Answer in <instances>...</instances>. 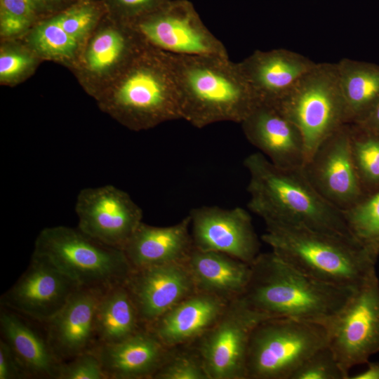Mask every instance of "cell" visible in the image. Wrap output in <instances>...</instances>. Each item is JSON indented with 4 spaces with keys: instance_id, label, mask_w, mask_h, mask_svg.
Segmentation results:
<instances>
[{
    "instance_id": "cell-1",
    "label": "cell",
    "mask_w": 379,
    "mask_h": 379,
    "mask_svg": "<svg viewBox=\"0 0 379 379\" xmlns=\"http://www.w3.org/2000/svg\"><path fill=\"white\" fill-rule=\"evenodd\" d=\"M244 164L250 178L248 207L265 222L300 226L352 239L343 211L315 189L302 167L277 166L260 152L247 156Z\"/></svg>"
},
{
    "instance_id": "cell-2",
    "label": "cell",
    "mask_w": 379,
    "mask_h": 379,
    "mask_svg": "<svg viewBox=\"0 0 379 379\" xmlns=\"http://www.w3.org/2000/svg\"><path fill=\"white\" fill-rule=\"evenodd\" d=\"M168 54L182 119L194 127L222 121L241 124L260 103L239 62L228 56Z\"/></svg>"
},
{
    "instance_id": "cell-3",
    "label": "cell",
    "mask_w": 379,
    "mask_h": 379,
    "mask_svg": "<svg viewBox=\"0 0 379 379\" xmlns=\"http://www.w3.org/2000/svg\"><path fill=\"white\" fill-rule=\"evenodd\" d=\"M95 101L102 112L134 131L182 119L168 54L147 44Z\"/></svg>"
},
{
    "instance_id": "cell-4",
    "label": "cell",
    "mask_w": 379,
    "mask_h": 379,
    "mask_svg": "<svg viewBox=\"0 0 379 379\" xmlns=\"http://www.w3.org/2000/svg\"><path fill=\"white\" fill-rule=\"evenodd\" d=\"M251 266V278L241 296L253 308L270 318H293L327 325L355 291L308 277L273 251L260 253Z\"/></svg>"
},
{
    "instance_id": "cell-5",
    "label": "cell",
    "mask_w": 379,
    "mask_h": 379,
    "mask_svg": "<svg viewBox=\"0 0 379 379\" xmlns=\"http://www.w3.org/2000/svg\"><path fill=\"white\" fill-rule=\"evenodd\" d=\"M265 223L261 239L272 251L314 279L356 289L375 271L377 261L351 238L300 226Z\"/></svg>"
},
{
    "instance_id": "cell-6",
    "label": "cell",
    "mask_w": 379,
    "mask_h": 379,
    "mask_svg": "<svg viewBox=\"0 0 379 379\" xmlns=\"http://www.w3.org/2000/svg\"><path fill=\"white\" fill-rule=\"evenodd\" d=\"M33 253L84 288L105 291L124 284L133 270L122 249L105 244L78 227L44 228L35 240Z\"/></svg>"
},
{
    "instance_id": "cell-7",
    "label": "cell",
    "mask_w": 379,
    "mask_h": 379,
    "mask_svg": "<svg viewBox=\"0 0 379 379\" xmlns=\"http://www.w3.org/2000/svg\"><path fill=\"white\" fill-rule=\"evenodd\" d=\"M274 105L300 131L305 164L324 141L348 124L336 63H316Z\"/></svg>"
},
{
    "instance_id": "cell-8",
    "label": "cell",
    "mask_w": 379,
    "mask_h": 379,
    "mask_svg": "<svg viewBox=\"0 0 379 379\" xmlns=\"http://www.w3.org/2000/svg\"><path fill=\"white\" fill-rule=\"evenodd\" d=\"M328 345L326 324L293 318H269L251 336L247 379H291L311 355Z\"/></svg>"
},
{
    "instance_id": "cell-9",
    "label": "cell",
    "mask_w": 379,
    "mask_h": 379,
    "mask_svg": "<svg viewBox=\"0 0 379 379\" xmlns=\"http://www.w3.org/2000/svg\"><path fill=\"white\" fill-rule=\"evenodd\" d=\"M270 318L241 295L230 300L218 320L192 345L210 379H247L246 361L253 331Z\"/></svg>"
},
{
    "instance_id": "cell-10",
    "label": "cell",
    "mask_w": 379,
    "mask_h": 379,
    "mask_svg": "<svg viewBox=\"0 0 379 379\" xmlns=\"http://www.w3.org/2000/svg\"><path fill=\"white\" fill-rule=\"evenodd\" d=\"M145 45L130 25L106 14L69 69L96 100Z\"/></svg>"
},
{
    "instance_id": "cell-11",
    "label": "cell",
    "mask_w": 379,
    "mask_h": 379,
    "mask_svg": "<svg viewBox=\"0 0 379 379\" xmlns=\"http://www.w3.org/2000/svg\"><path fill=\"white\" fill-rule=\"evenodd\" d=\"M328 346L350 377V370L366 364L379 352V279L373 272L327 324ZM349 379V378H348Z\"/></svg>"
},
{
    "instance_id": "cell-12",
    "label": "cell",
    "mask_w": 379,
    "mask_h": 379,
    "mask_svg": "<svg viewBox=\"0 0 379 379\" xmlns=\"http://www.w3.org/2000/svg\"><path fill=\"white\" fill-rule=\"evenodd\" d=\"M130 25L145 44L166 53L228 56L188 0H171Z\"/></svg>"
},
{
    "instance_id": "cell-13",
    "label": "cell",
    "mask_w": 379,
    "mask_h": 379,
    "mask_svg": "<svg viewBox=\"0 0 379 379\" xmlns=\"http://www.w3.org/2000/svg\"><path fill=\"white\" fill-rule=\"evenodd\" d=\"M75 212L81 231L122 250L142 222L140 206L127 192L112 185L82 189Z\"/></svg>"
},
{
    "instance_id": "cell-14",
    "label": "cell",
    "mask_w": 379,
    "mask_h": 379,
    "mask_svg": "<svg viewBox=\"0 0 379 379\" xmlns=\"http://www.w3.org/2000/svg\"><path fill=\"white\" fill-rule=\"evenodd\" d=\"M80 287L45 258L32 253L27 270L1 298L3 307L46 324Z\"/></svg>"
},
{
    "instance_id": "cell-15",
    "label": "cell",
    "mask_w": 379,
    "mask_h": 379,
    "mask_svg": "<svg viewBox=\"0 0 379 379\" xmlns=\"http://www.w3.org/2000/svg\"><path fill=\"white\" fill-rule=\"evenodd\" d=\"M302 168L315 189L342 211L366 196L353 161L349 124L324 141Z\"/></svg>"
},
{
    "instance_id": "cell-16",
    "label": "cell",
    "mask_w": 379,
    "mask_h": 379,
    "mask_svg": "<svg viewBox=\"0 0 379 379\" xmlns=\"http://www.w3.org/2000/svg\"><path fill=\"white\" fill-rule=\"evenodd\" d=\"M194 248L225 253L251 265L260 253L252 218L244 208H193L190 214Z\"/></svg>"
},
{
    "instance_id": "cell-17",
    "label": "cell",
    "mask_w": 379,
    "mask_h": 379,
    "mask_svg": "<svg viewBox=\"0 0 379 379\" xmlns=\"http://www.w3.org/2000/svg\"><path fill=\"white\" fill-rule=\"evenodd\" d=\"M124 286L144 328L197 291L184 262L133 268Z\"/></svg>"
},
{
    "instance_id": "cell-18",
    "label": "cell",
    "mask_w": 379,
    "mask_h": 379,
    "mask_svg": "<svg viewBox=\"0 0 379 379\" xmlns=\"http://www.w3.org/2000/svg\"><path fill=\"white\" fill-rule=\"evenodd\" d=\"M241 124L247 140L273 164L284 168L303 166L302 133L276 105L258 103Z\"/></svg>"
},
{
    "instance_id": "cell-19",
    "label": "cell",
    "mask_w": 379,
    "mask_h": 379,
    "mask_svg": "<svg viewBox=\"0 0 379 379\" xmlns=\"http://www.w3.org/2000/svg\"><path fill=\"white\" fill-rule=\"evenodd\" d=\"M104 292L80 288L46 324L48 342L60 362L90 351L96 345L95 312Z\"/></svg>"
},
{
    "instance_id": "cell-20",
    "label": "cell",
    "mask_w": 379,
    "mask_h": 379,
    "mask_svg": "<svg viewBox=\"0 0 379 379\" xmlns=\"http://www.w3.org/2000/svg\"><path fill=\"white\" fill-rule=\"evenodd\" d=\"M317 62L286 49L254 51L239 62L259 102L274 104Z\"/></svg>"
},
{
    "instance_id": "cell-21",
    "label": "cell",
    "mask_w": 379,
    "mask_h": 379,
    "mask_svg": "<svg viewBox=\"0 0 379 379\" xmlns=\"http://www.w3.org/2000/svg\"><path fill=\"white\" fill-rule=\"evenodd\" d=\"M228 302L214 295L197 291L146 328L168 347L190 345L213 325Z\"/></svg>"
},
{
    "instance_id": "cell-22",
    "label": "cell",
    "mask_w": 379,
    "mask_h": 379,
    "mask_svg": "<svg viewBox=\"0 0 379 379\" xmlns=\"http://www.w3.org/2000/svg\"><path fill=\"white\" fill-rule=\"evenodd\" d=\"M169 350L143 328L121 342L97 345L91 350L100 359L108 379H152Z\"/></svg>"
},
{
    "instance_id": "cell-23",
    "label": "cell",
    "mask_w": 379,
    "mask_h": 379,
    "mask_svg": "<svg viewBox=\"0 0 379 379\" xmlns=\"http://www.w3.org/2000/svg\"><path fill=\"white\" fill-rule=\"evenodd\" d=\"M190 227L189 215L167 227L142 222L123 251L133 268L184 262L194 247Z\"/></svg>"
},
{
    "instance_id": "cell-24",
    "label": "cell",
    "mask_w": 379,
    "mask_h": 379,
    "mask_svg": "<svg viewBox=\"0 0 379 379\" xmlns=\"http://www.w3.org/2000/svg\"><path fill=\"white\" fill-rule=\"evenodd\" d=\"M197 291L227 301L241 296L251 275V266L225 253L194 247L184 262Z\"/></svg>"
},
{
    "instance_id": "cell-25",
    "label": "cell",
    "mask_w": 379,
    "mask_h": 379,
    "mask_svg": "<svg viewBox=\"0 0 379 379\" xmlns=\"http://www.w3.org/2000/svg\"><path fill=\"white\" fill-rule=\"evenodd\" d=\"M3 339L9 345L29 378H56L60 361L47 338H43L22 319L5 307L0 313Z\"/></svg>"
},
{
    "instance_id": "cell-26",
    "label": "cell",
    "mask_w": 379,
    "mask_h": 379,
    "mask_svg": "<svg viewBox=\"0 0 379 379\" xmlns=\"http://www.w3.org/2000/svg\"><path fill=\"white\" fill-rule=\"evenodd\" d=\"M336 66L347 123H359L379 102V65L343 58Z\"/></svg>"
},
{
    "instance_id": "cell-27",
    "label": "cell",
    "mask_w": 379,
    "mask_h": 379,
    "mask_svg": "<svg viewBox=\"0 0 379 379\" xmlns=\"http://www.w3.org/2000/svg\"><path fill=\"white\" fill-rule=\"evenodd\" d=\"M143 328L124 284L112 287L102 294L95 312L96 345L121 342Z\"/></svg>"
},
{
    "instance_id": "cell-28",
    "label": "cell",
    "mask_w": 379,
    "mask_h": 379,
    "mask_svg": "<svg viewBox=\"0 0 379 379\" xmlns=\"http://www.w3.org/2000/svg\"><path fill=\"white\" fill-rule=\"evenodd\" d=\"M22 39L43 61H53L69 69L83 46L65 30L57 13L38 21Z\"/></svg>"
},
{
    "instance_id": "cell-29",
    "label": "cell",
    "mask_w": 379,
    "mask_h": 379,
    "mask_svg": "<svg viewBox=\"0 0 379 379\" xmlns=\"http://www.w3.org/2000/svg\"><path fill=\"white\" fill-rule=\"evenodd\" d=\"M352 239L374 260L379 256V190L343 211Z\"/></svg>"
},
{
    "instance_id": "cell-30",
    "label": "cell",
    "mask_w": 379,
    "mask_h": 379,
    "mask_svg": "<svg viewBox=\"0 0 379 379\" xmlns=\"http://www.w3.org/2000/svg\"><path fill=\"white\" fill-rule=\"evenodd\" d=\"M349 128L353 161L366 196L379 190V134L355 124Z\"/></svg>"
},
{
    "instance_id": "cell-31",
    "label": "cell",
    "mask_w": 379,
    "mask_h": 379,
    "mask_svg": "<svg viewBox=\"0 0 379 379\" xmlns=\"http://www.w3.org/2000/svg\"><path fill=\"white\" fill-rule=\"evenodd\" d=\"M42 61L22 39L1 40L0 84L13 87L25 81Z\"/></svg>"
},
{
    "instance_id": "cell-32",
    "label": "cell",
    "mask_w": 379,
    "mask_h": 379,
    "mask_svg": "<svg viewBox=\"0 0 379 379\" xmlns=\"http://www.w3.org/2000/svg\"><path fill=\"white\" fill-rule=\"evenodd\" d=\"M57 13L65 30L83 46L107 11L102 0H77Z\"/></svg>"
},
{
    "instance_id": "cell-33",
    "label": "cell",
    "mask_w": 379,
    "mask_h": 379,
    "mask_svg": "<svg viewBox=\"0 0 379 379\" xmlns=\"http://www.w3.org/2000/svg\"><path fill=\"white\" fill-rule=\"evenodd\" d=\"M152 379H210L204 363L192 344L170 347Z\"/></svg>"
},
{
    "instance_id": "cell-34",
    "label": "cell",
    "mask_w": 379,
    "mask_h": 379,
    "mask_svg": "<svg viewBox=\"0 0 379 379\" xmlns=\"http://www.w3.org/2000/svg\"><path fill=\"white\" fill-rule=\"evenodd\" d=\"M42 18L27 0H0L1 40L23 39Z\"/></svg>"
},
{
    "instance_id": "cell-35",
    "label": "cell",
    "mask_w": 379,
    "mask_h": 379,
    "mask_svg": "<svg viewBox=\"0 0 379 379\" xmlns=\"http://www.w3.org/2000/svg\"><path fill=\"white\" fill-rule=\"evenodd\" d=\"M328 345L311 355L291 379H348Z\"/></svg>"
},
{
    "instance_id": "cell-36",
    "label": "cell",
    "mask_w": 379,
    "mask_h": 379,
    "mask_svg": "<svg viewBox=\"0 0 379 379\" xmlns=\"http://www.w3.org/2000/svg\"><path fill=\"white\" fill-rule=\"evenodd\" d=\"M169 1L102 0L108 16L128 25L157 10Z\"/></svg>"
},
{
    "instance_id": "cell-37",
    "label": "cell",
    "mask_w": 379,
    "mask_h": 379,
    "mask_svg": "<svg viewBox=\"0 0 379 379\" xmlns=\"http://www.w3.org/2000/svg\"><path fill=\"white\" fill-rule=\"evenodd\" d=\"M55 379H108L100 359L92 351L62 361Z\"/></svg>"
},
{
    "instance_id": "cell-38",
    "label": "cell",
    "mask_w": 379,
    "mask_h": 379,
    "mask_svg": "<svg viewBox=\"0 0 379 379\" xmlns=\"http://www.w3.org/2000/svg\"><path fill=\"white\" fill-rule=\"evenodd\" d=\"M29 378L16 355L3 339L0 340V379Z\"/></svg>"
},
{
    "instance_id": "cell-39",
    "label": "cell",
    "mask_w": 379,
    "mask_h": 379,
    "mask_svg": "<svg viewBox=\"0 0 379 379\" xmlns=\"http://www.w3.org/2000/svg\"><path fill=\"white\" fill-rule=\"evenodd\" d=\"M44 18L66 8L77 0H27Z\"/></svg>"
},
{
    "instance_id": "cell-40",
    "label": "cell",
    "mask_w": 379,
    "mask_h": 379,
    "mask_svg": "<svg viewBox=\"0 0 379 379\" xmlns=\"http://www.w3.org/2000/svg\"><path fill=\"white\" fill-rule=\"evenodd\" d=\"M355 124L379 134V102L362 121Z\"/></svg>"
},
{
    "instance_id": "cell-41",
    "label": "cell",
    "mask_w": 379,
    "mask_h": 379,
    "mask_svg": "<svg viewBox=\"0 0 379 379\" xmlns=\"http://www.w3.org/2000/svg\"><path fill=\"white\" fill-rule=\"evenodd\" d=\"M366 368L360 373L350 376L349 379H379V362L368 361Z\"/></svg>"
}]
</instances>
